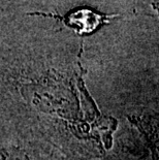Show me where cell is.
Here are the masks:
<instances>
[{
	"instance_id": "obj_1",
	"label": "cell",
	"mask_w": 159,
	"mask_h": 160,
	"mask_svg": "<svg viewBox=\"0 0 159 160\" xmlns=\"http://www.w3.org/2000/svg\"><path fill=\"white\" fill-rule=\"evenodd\" d=\"M107 18V16L100 15L92 9L81 8L69 12L64 19V23L77 34L89 35L106 23Z\"/></svg>"
}]
</instances>
